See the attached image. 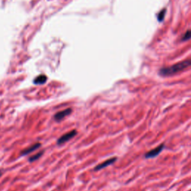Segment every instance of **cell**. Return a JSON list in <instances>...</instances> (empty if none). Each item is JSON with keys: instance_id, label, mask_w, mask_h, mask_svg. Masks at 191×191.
I'll list each match as a JSON object with an SVG mask.
<instances>
[{"instance_id": "1", "label": "cell", "mask_w": 191, "mask_h": 191, "mask_svg": "<svg viewBox=\"0 0 191 191\" xmlns=\"http://www.w3.org/2000/svg\"><path fill=\"white\" fill-rule=\"evenodd\" d=\"M190 67H191V59L184 60L175 64H173L170 67H163L159 70V75L164 77L174 76L180 72L184 71Z\"/></svg>"}, {"instance_id": "2", "label": "cell", "mask_w": 191, "mask_h": 191, "mask_svg": "<svg viewBox=\"0 0 191 191\" xmlns=\"http://www.w3.org/2000/svg\"><path fill=\"white\" fill-rule=\"evenodd\" d=\"M76 134H77V131H76V130H72L70 132L66 133L65 134H64V135L61 136V137H59L58 140H57V143H58V145L64 144V143L70 141V140H71V139H73Z\"/></svg>"}, {"instance_id": "3", "label": "cell", "mask_w": 191, "mask_h": 191, "mask_svg": "<svg viewBox=\"0 0 191 191\" xmlns=\"http://www.w3.org/2000/svg\"><path fill=\"white\" fill-rule=\"evenodd\" d=\"M164 149V143H161V145H159V146H158V147H156L155 149H152V150H150L149 152H146V154H145V158H155V157L158 156V155H159L160 153H161V152L163 151V149Z\"/></svg>"}, {"instance_id": "4", "label": "cell", "mask_w": 191, "mask_h": 191, "mask_svg": "<svg viewBox=\"0 0 191 191\" xmlns=\"http://www.w3.org/2000/svg\"><path fill=\"white\" fill-rule=\"evenodd\" d=\"M72 113V109L71 108H67L65 109L64 110H61V111L58 112L55 114L54 116V119H55L56 122H60L62 119H64L66 116H69V115L71 114Z\"/></svg>"}, {"instance_id": "5", "label": "cell", "mask_w": 191, "mask_h": 191, "mask_svg": "<svg viewBox=\"0 0 191 191\" xmlns=\"http://www.w3.org/2000/svg\"><path fill=\"white\" fill-rule=\"evenodd\" d=\"M116 159L117 158H109V159L106 160L105 161H104V162H102L101 164H98V165H97L96 167L94 168V171H98V170H102V169L104 168H106V167H109V166L112 165V164H113L114 162H116Z\"/></svg>"}, {"instance_id": "6", "label": "cell", "mask_w": 191, "mask_h": 191, "mask_svg": "<svg viewBox=\"0 0 191 191\" xmlns=\"http://www.w3.org/2000/svg\"><path fill=\"white\" fill-rule=\"evenodd\" d=\"M40 146H41V144H40V143H35V144L32 145V146H29V147L26 148V149H25L24 150H22V152H21L20 155H22V156H24V155H28V154H30L31 152H34V151L37 150V149H39V148L40 147Z\"/></svg>"}, {"instance_id": "7", "label": "cell", "mask_w": 191, "mask_h": 191, "mask_svg": "<svg viewBox=\"0 0 191 191\" xmlns=\"http://www.w3.org/2000/svg\"><path fill=\"white\" fill-rule=\"evenodd\" d=\"M46 80H47V77L46 76H44V75H41V76H37L34 79V82L35 84H44L46 81Z\"/></svg>"}, {"instance_id": "8", "label": "cell", "mask_w": 191, "mask_h": 191, "mask_svg": "<svg viewBox=\"0 0 191 191\" xmlns=\"http://www.w3.org/2000/svg\"><path fill=\"white\" fill-rule=\"evenodd\" d=\"M43 155V151H41V152H38V153L35 154V155H34L33 156L30 157V158H29V161H30V162H32V161H37V160H38L39 158H40V157H41Z\"/></svg>"}, {"instance_id": "9", "label": "cell", "mask_w": 191, "mask_h": 191, "mask_svg": "<svg viewBox=\"0 0 191 191\" xmlns=\"http://www.w3.org/2000/svg\"><path fill=\"white\" fill-rule=\"evenodd\" d=\"M190 38H191V29H189L185 32V34H184L183 36H182L181 41H187V40H190Z\"/></svg>"}, {"instance_id": "10", "label": "cell", "mask_w": 191, "mask_h": 191, "mask_svg": "<svg viewBox=\"0 0 191 191\" xmlns=\"http://www.w3.org/2000/svg\"><path fill=\"white\" fill-rule=\"evenodd\" d=\"M165 13H166V8H164L162 10L159 12V13L158 14V19L159 22H161L163 21L164 19V16H165Z\"/></svg>"}, {"instance_id": "11", "label": "cell", "mask_w": 191, "mask_h": 191, "mask_svg": "<svg viewBox=\"0 0 191 191\" xmlns=\"http://www.w3.org/2000/svg\"><path fill=\"white\" fill-rule=\"evenodd\" d=\"M1 175H2V172H1V170H0V177H1Z\"/></svg>"}, {"instance_id": "12", "label": "cell", "mask_w": 191, "mask_h": 191, "mask_svg": "<svg viewBox=\"0 0 191 191\" xmlns=\"http://www.w3.org/2000/svg\"><path fill=\"white\" fill-rule=\"evenodd\" d=\"M190 191H191V190H190Z\"/></svg>"}]
</instances>
